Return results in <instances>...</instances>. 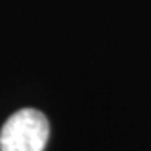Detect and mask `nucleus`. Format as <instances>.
<instances>
[{
  "label": "nucleus",
  "mask_w": 151,
  "mask_h": 151,
  "mask_svg": "<svg viewBox=\"0 0 151 151\" xmlns=\"http://www.w3.org/2000/svg\"><path fill=\"white\" fill-rule=\"evenodd\" d=\"M49 138V124L44 113L20 109L6 120L0 131V151H44Z\"/></svg>",
  "instance_id": "obj_1"
}]
</instances>
